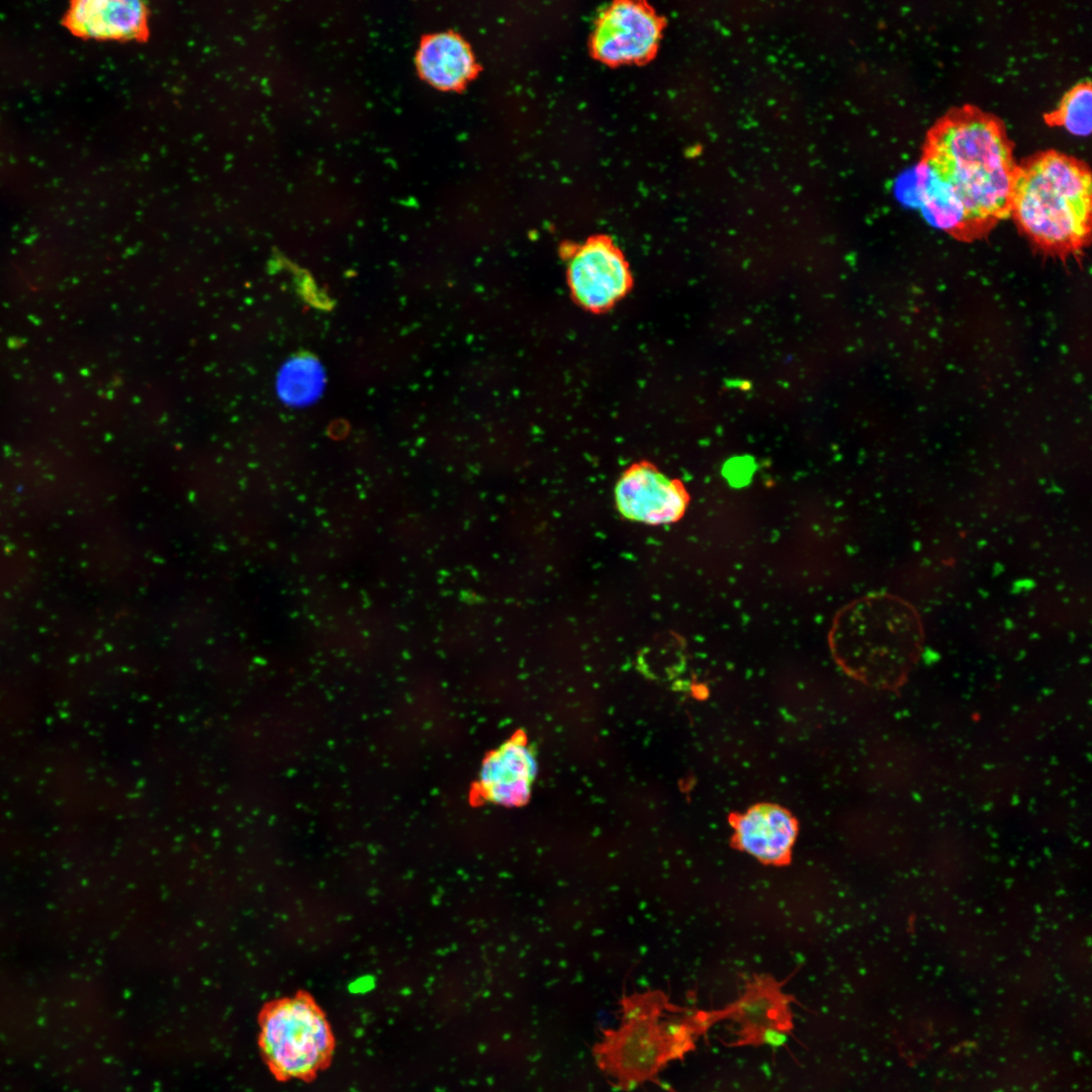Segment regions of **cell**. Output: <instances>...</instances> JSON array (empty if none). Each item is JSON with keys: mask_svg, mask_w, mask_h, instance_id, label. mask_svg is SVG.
Instances as JSON below:
<instances>
[{"mask_svg": "<svg viewBox=\"0 0 1092 1092\" xmlns=\"http://www.w3.org/2000/svg\"><path fill=\"white\" fill-rule=\"evenodd\" d=\"M1092 88L1090 80H1082L1071 87L1059 105L1043 115L1050 126H1062L1077 136H1087L1091 131Z\"/></svg>", "mask_w": 1092, "mask_h": 1092, "instance_id": "cell-14", "label": "cell"}, {"mask_svg": "<svg viewBox=\"0 0 1092 1092\" xmlns=\"http://www.w3.org/2000/svg\"><path fill=\"white\" fill-rule=\"evenodd\" d=\"M567 278L575 300L597 311L621 299L631 283L623 254L604 237L593 238L573 251Z\"/></svg>", "mask_w": 1092, "mask_h": 1092, "instance_id": "cell-6", "label": "cell"}, {"mask_svg": "<svg viewBox=\"0 0 1092 1092\" xmlns=\"http://www.w3.org/2000/svg\"><path fill=\"white\" fill-rule=\"evenodd\" d=\"M537 774L533 749L524 736H514L484 759L477 793L485 801L505 807L525 804Z\"/></svg>", "mask_w": 1092, "mask_h": 1092, "instance_id": "cell-9", "label": "cell"}, {"mask_svg": "<svg viewBox=\"0 0 1092 1092\" xmlns=\"http://www.w3.org/2000/svg\"><path fill=\"white\" fill-rule=\"evenodd\" d=\"M924 628L917 610L891 594H873L845 606L829 634L832 655L851 677L893 690L907 680L920 658Z\"/></svg>", "mask_w": 1092, "mask_h": 1092, "instance_id": "cell-2", "label": "cell"}, {"mask_svg": "<svg viewBox=\"0 0 1092 1092\" xmlns=\"http://www.w3.org/2000/svg\"><path fill=\"white\" fill-rule=\"evenodd\" d=\"M64 24L83 38L143 40L149 33V9L138 0L73 1Z\"/></svg>", "mask_w": 1092, "mask_h": 1092, "instance_id": "cell-10", "label": "cell"}, {"mask_svg": "<svg viewBox=\"0 0 1092 1092\" xmlns=\"http://www.w3.org/2000/svg\"><path fill=\"white\" fill-rule=\"evenodd\" d=\"M662 996L626 998L616 1029H606L594 1048L599 1068L615 1087L630 1090L649 1080L669 1061L693 1049L701 1019L669 1016Z\"/></svg>", "mask_w": 1092, "mask_h": 1092, "instance_id": "cell-4", "label": "cell"}, {"mask_svg": "<svg viewBox=\"0 0 1092 1092\" xmlns=\"http://www.w3.org/2000/svg\"><path fill=\"white\" fill-rule=\"evenodd\" d=\"M661 21L643 3L620 1L599 17L593 36L594 55L608 64L638 62L656 50Z\"/></svg>", "mask_w": 1092, "mask_h": 1092, "instance_id": "cell-7", "label": "cell"}, {"mask_svg": "<svg viewBox=\"0 0 1092 1092\" xmlns=\"http://www.w3.org/2000/svg\"><path fill=\"white\" fill-rule=\"evenodd\" d=\"M1092 178L1089 166L1055 149L1034 153L1017 165L1010 214L1041 251L1068 257L1090 234Z\"/></svg>", "mask_w": 1092, "mask_h": 1092, "instance_id": "cell-3", "label": "cell"}, {"mask_svg": "<svg viewBox=\"0 0 1092 1092\" xmlns=\"http://www.w3.org/2000/svg\"><path fill=\"white\" fill-rule=\"evenodd\" d=\"M615 499L623 517L648 525L679 520L689 504L681 482L667 477L646 461L635 463L623 472L616 484Z\"/></svg>", "mask_w": 1092, "mask_h": 1092, "instance_id": "cell-8", "label": "cell"}, {"mask_svg": "<svg viewBox=\"0 0 1092 1092\" xmlns=\"http://www.w3.org/2000/svg\"><path fill=\"white\" fill-rule=\"evenodd\" d=\"M417 60L422 76L440 89L460 87L475 71L468 46L453 33L428 37L422 42Z\"/></svg>", "mask_w": 1092, "mask_h": 1092, "instance_id": "cell-12", "label": "cell"}, {"mask_svg": "<svg viewBox=\"0 0 1092 1092\" xmlns=\"http://www.w3.org/2000/svg\"><path fill=\"white\" fill-rule=\"evenodd\" d=\"M260 1046L277 1078L308 1081L331 1065L336 1038L314 1000L296 995L276 1001L264 1011Z\"/></svg>", "mask_w": 1092, "mask_h": 1092, "instance_id": "cell-5", "label": "cell"}, {"mask_svg": "<svg viewBox=\"0 0 1092 1092\" xmlns=\"http://www.w3.org/2000/svg\"><path fill=\"white\" fill-rule=\"evenodd\" d=\"M1017 165L997 115L972 104L948 109L927 130L916 166L923 215L961 240L986 235L1010 214Z\"/></svg>", "mask_w": 1092, "mask_h": 1092, "instance_id": "cell-1", "label": "cell"}, {"mask_svg": "<svg viewBox=\"0 0 1092 1092\" xmlns=\"http://www.w3.org/2000/svg\"><path fill=\"white\" fill-rule=\"evenodd\" d=\"M736 846L765 863L787 861L794 846L798 824L785 808L769 803L752 806L732 819Z\"/></svg>", "mask_w": 1092, "mask_h": 1092, "instance_id": "cell-11", "label": "cell"}, {"mask_svg": "<svg viewBox=\"0 0 1092 1092\" xmlns=\"http://www.w3.org/2000/svg\"><path fill=\"white\" fill-rule=\"evenodd\" d=\"M327 377L322 362L314 355L301 352L289 357L276 375V392L289 406L303 407L323 394Z\"/></svg>", "mask_w": 1092, "mask_h": 1092, "instance_id": "cell-13", "label": "cell"}]
</instances>
